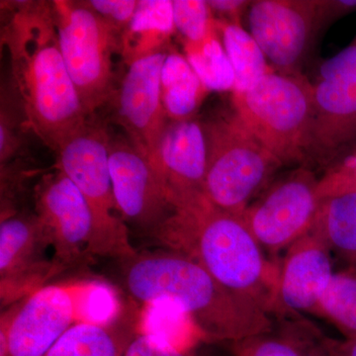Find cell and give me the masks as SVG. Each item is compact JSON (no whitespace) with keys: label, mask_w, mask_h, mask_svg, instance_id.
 <instances>
[{"label":"cell","mask_w":356,"mask_h":356,"mask_svg":"<svg viewBox=\"0 0 356 356\" xmlns=\"http://www.w3.org/2000/svg\"><path fill=\"white\" fill-rule=\"evenodd\" d=\"M60 51L88 118L108 105L119 81L115 56L122 35L86 1H51Z\"/></svg>","instance_id":"8"},{"label":"cell","mask_w":356,"mask_h":356,"mask_svg":"<svg viewBox=\"0 0 356 356\" xmlns=\"http://www.w3.org/2000/svg\"><path fill=\"white\" fill-rule=\"evenodd\" d=\"M350 192H356V149L327 166L318 178V193L322 201Z\"/></svg>","instance_id":"29"},{"label":"cell","mask_w":356,"mask_h":356,"mask_svg":"<svg viewBox=\"0 0 356 356\" xmlns=\"http://www.w3.org/2000/svg\"><path fill=\"white\" fill-rule=\"evenodd\" d=\"M168 51L127 65L121 76L111 106V121L156 168L161 138L168 120L161 102V70Z\"/></svg>","instance_id":"14"},{"label":"cell","mask_w":356,"mask_h":356,"mask_svg":"<svg viewBox=\"0 0 356 356\" xmlns=\"http://www.w3.org/2000/svg\"><path fill=\"white\" fill-rule=\"evenodd\" d=\"M109 168L126 226L161 242L177 208L156 166L124 134L110 132Z\"/></svg>","instance_id":"11"},{"label":"cell","mask_w":356,"mask_h":356,"mask_svg":"<svg viewBox=\"0 0 356 356\" xmlns=\"http://www.w3.org/2000/svg\"><path fill=\"white\" fill-rule=\"evenodd\" d=\"M215 20L220 39L235 74L233 92H245L254 88L267 74L275 72L254 37L242 25Z\"/></svg>","instance_id":"22"},{"label":"cell","mask_w":356,"mask_h":356,"mask_svg":"<svg viewBox=\"0 0 356 356\" xmlns=\"http://www.w3.org/2000/svg\"><path fill=\"white\" fill-rule=\"evenodd\" d=\"M207 147L205 197L217 209L242 216L282 168L233 108L202 121Z\"/></svg>","instance_id":"5"},{"label":"cell","mask_w":356,"mask_h":356,"mask_svg":"<svg viewBox=\"0 0 356 356\" xmlns=\"http://www.w3.org/2000/svg\"><path fill=\"white\" fill-rule=\"evenodd\" d=\"M252 1L248 0H209L207 1L211 11L222 16V19L241 24V17L248 11Z\"/></svg>","instance_id":"33"},{"label":"cell","mask_w":356,"mask_h":356,"mask_svg":"<svg viewBox=\"0 0 356 356\" xmlns=\"http://www.w3.org/2000/svg\"><path fill=\"white\" fill-rule=\"evenodd\" d=\"M207 147L202 121H170L161 138L156 170L177 207L205 197Z\"/></svg>","instance_id":"17"},{"label":"cell","mask_w":356,"mask_h":356,"mask_svg":"<svg viewBox=\"0 0 356 356\" xmlns=\"http://www.w3.org/2000/svg\"><path fill=\"white\" fill-rule=\"evenodd\" d=\"M34 212L43 225L58 271L98 255L95 217L76 184L60 168L40 178Z\"/></svg>","instance_id":"12"},{"label":"cell","mask_w":356,"mask_h":356,"mask_svg":"<svg viewBox=\"0 0 356 356\" xmlns=\"http://www.w3.org/2000/svg\"><path fill=\"white\" fill-rule=\"evenodd\" d=\"M334 274L329 248L311 229L288 248L280 261L275 317L307 313L317 316L318 303Z\"/></svg>","instance_id":"16"},{"label":"cell","mask_w":356,"mask_h":356,"mask_svg":"<svg viewBox=\"0 0 356 356\" xmlns=\"http://www.w3.org/2000/svg\"><path fill=\"white\" fill-rule=\"evenodd\" d=\"M60 273L54 250L34 211L19 210L0 222L1 305L15 303Z\"/></svg>","instance_id":"13"},{"label":"cell","mask_w":356,"mask_h":356,"mask_svg":"<svg viewBox=\"0 0 356 356\" xmlns=\"http://www.w3.org/2000/svg\"><path fill=\"white\" fill-rule=\"evenodd\" d=\"M355 11L356 0H318L316 19L318 36L337 20Z\"/></svg>","instance_id":"32"},{"label":"cell","mask_w":356,"mask_h":356,"mask_svg":"<svg viewBox=\"0 0 356 356\" xmlns=\"http://www.w3.org/2000/svg\"><path fill=\"white\" fill-rule=\"evenodd\" d=\"M146 306L140 332L181 350H196L207 343L191 318L175 304L158 301Z\"/></svg>","instance_id":"24"},{"label":"cell","mask_w":356,"mask_h":356,"mask_svg":"<svg viewBox=\"0 0 356 356\" xmlns=\"http://www.w3.org/2000/svg\"><path fill=\"white\" fill-rule=\"evenodd\" d=\"M231 102L245 127L281 165H307L313 88L303 74L271 72L254 88L232 93Z\"/></svg>","instance_id":"6"},{"label":"cell","mask_w":356,"mask_h":356,"mask_svg":"<svg viewBox=\"0 0 356 356\" xmlns=\"http://www.w3.org/2000/svg\"><path fill=\"white\" fill-rule=\"evenodd\" d=\"M107 123L90 117L81 127L60 143L55 151L56 168L76 184L95 217L98 255L125 259L137 254L129 238L115 200L109 168Z\"/></svg>","instance_id":"7"},{"label":"cell","mask_w":356,"mask_h":356,"mask_svg":"<svg viewBox=\"0 0 356 356\" xmlns=\"http://www.w3.org/2000/svg\"><path fill=\"white\" fill-rule=\"evenodd\" d=\"M6 100L1 102L0 116V168L26 163L23 128L25 122L19 123L13 108L8 109Z\"/></svg>","instance_id":"28"},{"label":"cell","mask_w":356,"mask_h":356,"mask_svg":"<svg viewBox=\"0 0 356 356\" xmlns=\"http://www.w3.org/2000/svg\"><path fill=\"white\" fill-rule=\"evenodd\" d=\"M318 178L307 166L275 177L250 203L242 217L269 259L286 250L311 231L322 200Z\"/></svg>","instance_id":"10"},{"label":"cell","mask_w":356,"mask_h":356,"mask_svg":"<svg viewBox=\"0 0 356 356\" xmlns=\"http://www.w3.org/2000/svg\"><path fill=\"white\" fill-rule=\"evenodd\" d=\"M132 337L111 324L81 322L72 325L44 356H122Z\"/></svg>","instance_id":"23"},{"label":"cell","mask_w":356,"mask_h":356,"mask_svg":"<svg viewBox=\"0 0 356 356\" xmlns=\"http://www.w3.org/2000/svg\"><path fill=\"white\" fill-rule=\"evenodd\" d=\"M184 51L185 58L208 90L233 92L235 74L220 39L216 20L205 39L184 44Z\"/></svg>","instance_id":"25"},{"label":"cell","mask_w":356,"mask_h":356,"mask_svg":"<svg viewBox=\"0 0 356 356\" xmlns=\"http://www.w3.org/2000/svg\"><path fill=\"white\" fill-rule=\"evenodd\" d=\"M86 3L105 22L108 23L117 32L123 35L128 26L132 22L139 1L138 0H88Z\"/></svg>","instance_id":"30"},{"label":"cell","mask_w":356,"mask_h":356,"mask_svg":"<svg viewBox=\"0 0 356 356\" xmlns=\"http://www.w3.org/2000/svg\"><path fill=\"white\" fill-rule=\"evenodd\" d=\"M118 303L98 282L44 285L1 318L0 356H44L72 325L109 324Z\"/></svg>","instance_id":"4"},{"label":"cell","mask_w":356,"mask_h":356,"mask_svg":"<svg viewBox=\"0 0 356 356\" xmlns=\"http://www.w3.org/2000/svg\"><path fill=\"white\" fill-rule=\"evenodd\" d=\"M161 102L170 121L195 118L210 92L185 56L170 48L161 70Z\"/></svg>","instance_id":"20"},{"label":"cell","mask_w":356,"mask_h":356,"mask_svg":"<svg viewBox=\"0 0 356 356\" xmlns=\"http://www.w3.org/2000/svg\"><path fill=\"white\" fill-rule=\"evenodd\" d=\"M175 31L184 44H197L207 36L214 26L212 11L203 0H172Z\"/></svg>","instance_id":"27"},{"label":"cell","mask_w":356,"mask_h":356,"mask_svg":"<svg viewBox=\"0 0 356 356\" xmlns=\"http://www.w3.org/2000/svg\"><path fill=\"white\" fill-rule=\"evenodd\" d=\"M312 229L346 270L356 273V192L324 199Z\"/></svg>","instance_id":"21"},{"label":"cell","mask_w":356,"mask_h":356,"mask_svg":"<svg viewBox=\"0 0 356 356\" xmlns=\"http://www.w3.org/2000/svg\"><path fill=\"white\" fill-rule=\"evenodd\" d=\"M312 88L306 166L325 170L356 146V35L343 50L320 65Z\"/></svg>","instance_id":"9"},{"label":"cell","mask_w":356,"mask_h":356,"mask_svg":"<svg viewBox=\"0 0 356 356\" xmlns=\"http://www.w3.org/2000/svg\"><path fill=\"white\" fill-rule=\"evenodd\" d=\"M331 356H356V339L336 341L329 339Z\"/></svg>","instance_id":"34"},{"label":"cell","mask_w":356,"mask_h":356,"mask_svg":"<svg viewBox=\"0 0 356 356\" xmlns=\"http://www.w3.org/2000/svg\"><path fill=\"white\" fill-rule=\"evenodd\" d=\"M227 344L231 356H331L329 339L299 315L276 316L267 331Z\"/></svg>","instance_id":"18"},{"label":"cell","mask_w":356,"mask_h":356,"mask_svg":"<svg viewBox=\"0 0 356 356\" xmlns=\"http://www.w3.org/2000/svg\"><path fill=\"white\" fill-rule=\"evenodd\" d=\"M123 261L128 292L139 302L168 301L184 312L206 343H233L273 325L274 318L229 292L202 266L177 250L137 252Z\"/></svg>","instance_id":"2"},{"label":"cell","mask_w":356,"mask_h":356,"mask_svg":"<svg viewBox=\"0 0 356 356\" xmlns=\"http://www.w3.org/2000/svg\"><path fill=\"white\" fill-rule=\"evenodd\" d=\"M1 44L27 130L55 152L81 127L86 112L65 65L51 1H9Z\"/></svg>","instance_id":"1"},{"label":"cell","mask_w":356,"mask_h":356,"mask_svg":"<svg viewBox=\"0 0 356 356\" xmlns=\"http://www.w3.org/2000/svg\"><path fill=\"white\" fill-rule=\"evenodd\" d=\"M317 316L332 323L346 339H356V273H334L320 300Z\"/></svg>","instance_id":"26"},{"label":"cell","mask_w":356,"mask_h":356,"mask_svg":"<svg viewBox=\"0 0 356 356\" xmlns=\"http://www.w3.org/2000/svg\"><path fill=\"white\" fill-rule=\"evenodd\" d=\"M318 0H255L248 9L250 33L280 74H300L317 38Z\"/></svg>","instance_id":"15"},{"label":"cell","mask_w":356,"mask_h":356,"mask_svg":"<svg viewBox=\"0 0 356 356\" xmlns=\"http://www.w3.org/2000/svg\"><path fill=\"white\" fill-rule=\"evenodd\" d=\"M122 356H203L198 348L181 350L168 346L156 337L139 332L129 341Z\"/></svg>","instance_id":"31"},{"label":"cell","mask_w":356,"mask_h":356,"mask_svg":"<svg viewBox=\"0 0 356 356\" xmlns=\"http://www.w3.org/2000/svg\"><path fill=\"white\" fill-rule=\"evenodd\" d=\"M175 32L172 0H139L132 22L122 35V60L129 65L170 51Z\"/></svg>","instance_id":"19"},{"label":"cell","mask_w":356,"mask_h":356,"mask_svg":"<svg viewBox=\"0 0 356 356\" xmlns=\"http://www.w3.org/2000/svg\"><path fill=\"white\" fill-rule=\"evenodd\" d=\"M161 243L188 255L229 292L275 317L280 261L269 259L242 216L204 198L177 207Z\"/></svg>","instance_id":"3"}]
</instances>
